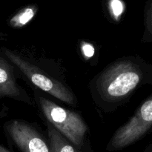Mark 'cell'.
Listing matches in <instances>:
<instances>
[{
  "mask_svg": "<svg viewBox=\"0 0 152 152\" xmlns=\"http://www.w3.org/2000/svg\"><path fill=\"white\" fill-rule=\"evenodd\" d=\"M142 77L140 65L132 58H119L91 80L92 99L104 113L113 112L127 100Z\"/></svg>",
  "mask_w": 152,
  "mask_h": 152,
  "instance_id": "6da1fadb",
  "label": "cell"
},
{
  "mask_svg": "<svg viewBox=\"0 0 152 152\" xmlns=\"http://www.w3.org/2000/svg\"><path fill=\"white\" fill-rule=\"evenodd\" d=\"M3 54L11 62L19 72L42 91L71 105L77 104L74 92L65 83L49 75L46 71L30 62L16 51L5 47L0 48Z\"/></svg>",
  "mask_w": 152,
  "mask_h": 152,
  "instance_id": "7a4b0ae2",
  "label": "cell"
},
{
  "mask_svg": "<svg viewBox=\"0 0 152 152\" xmlns=\"http://www.w3.org/2000/svg\"><path fill=\"white\" fill-rule=\"evenodd\" d=\"M34 98L47 122L76 147H85L88 126L80 114L63 108L37 93L34 95Z\"/></svg>",
  "mask_w": 152,
  "mask_h": 152,
  "instance_id": "3957f363",
  "label": "cell"
},
{
  "mask_svg": "<svg viewBox=\"0 0 152 152\" xmlns=\"http://www.w3.org/2000/svg\"><path fill=\"white\" fill-rule=\"evenodd\" d=\"M152 123V99L144 102L128 123L119 128L106 146L108 151H120L143 136Z\"/></svg>",
  "mask_w": 152,
  "mask_h": 152,
  "instance_id": "277c9868",
  "label": "cell"
},
{
  "mask_svg": "<svg viewBox=\"0 0 152 152\" xmlns=\"http://www.w3.org/2000/svg\"><path fill=\"white\" fill-rule=\"evenodd\" d=\"M9 142L22 152H51L50 142L34 125L20 120H12L4 124Z\"/></svg>",
  "mask_w": 152,
  "mask_h": 152,
  "instance_id": "5b68a950",
  "label": "cell"
},
{
  "mask_svg": "<svg viewBox=\"0 0 152 152\" xmlns=\"http://www.w3.org/2000/svg\"><path fill=\"white\" fill-rule=\"evenodd\" d=\"M19 77L16 68L0 49V99L10 98L33 105L31 98L18 83Z\"/></svg>",
  "mask_w": 152,
  "mask_h": 152,
  "instance_id": "8992f818",
  "label": "cell"
},
{
  "mask_svg": "<svg viewBox=\"0 0 152 152\" xmlns=\"http://www.w3.org/2000/svg\"><path fill=\"white\" fill-rule=\"evenodd\" d=\"M51 152H89L85 147L79 148L58 132L50 123H46Z\"/></svg>",
  "mask_w": 152,
  "mask_h": 152,
  "instance_id": "52a82bcc",
  "label": "cell"
},
{
  "mask_svg": "<svg viewBox=\"0 0 152 152\" xmlns=\"http://www.w3.org/2000/svg\"><path fill=\"white\" fill-rule=\"evenodd\" d=\"M37 7L34 4L28 5L18 12L9 21V25L13 28H19L25 26L35 16Z\"/></svg>",
  "mask_w": 152,
  "mask_h": 152,
  "instance_id": "ba28073f",
  "label": "cell"
},
{
  "mask_svg": "<svg viewBox=\"0 0 152 152\" xmlns=\"http://www.w3.org/2000/svg\"><path fill=\"white\" fill-rule=\"evenodd\" d=\"M108 7L110 13L115 18L121 16L124 10V4L121 0H109L108 1Z\"/></svg>",
  "mask_w": 152,
  "mask_h": 152,
  "instance_id": "9c48e42d",
  "label": "cell"
},
{
  "mask_svg": "<svg viewBox=\"0 0 152 152\" xmlns=\"http://www.w3.org/2000/svg\"><path fill=\"white\" fill-rule=\"evenodd\" d=\"M145 24L147 32L152 34V0H148L145 6Z\"/></svg>",
  "mask_w": 152,
  "mask_h": 152,
  "instance_id": "30bf717a",
  "label": "cell"
},
{
  "mask_svg": "<svg viewBox=\"0 0 152 152\" xmlns=\"http://www.w3.org/2000/svg\"><path fill=\"white\" fill-rule=\"evenodd\" d=\"M0 152H11L10 150H8L7 148H4V146H2L1 145H0Z\"/></svg>",
  "mask_w": 152,
  "mask_h": 152,
  "instance_id": "8fae6325",
  "label": "cell"
}]
</instances>
